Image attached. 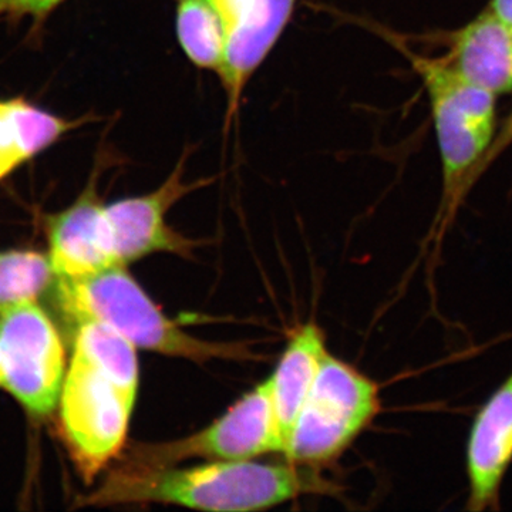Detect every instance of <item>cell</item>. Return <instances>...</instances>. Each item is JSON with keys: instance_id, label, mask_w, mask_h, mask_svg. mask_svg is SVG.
Listing matches in <instances>:
<instances>
[{"instance_id": "e0dca14e", "label": "cell", "mask_w": 512, "mask_h": 512, "mask_svg": "<svg viewBox=\"0 0 512 512\" xmlns=\"http://www.w3.org/2000/svg\"><path fill=\"white\" fill-rule=\"evenodd\" d=\"M64 0H0V16L45 19Z\"/></svg>"}, {"instance_id": "9c48e42d", "label": "cell", "mask_w": 512, "mask_h": 512, "mask_svg": "<svg viewBox=\"0 0 512 512\" xmlns=\"http://www.w3.org/2000/svg\"><path fill=\"white\" fill-rule=\"evenodd\" d=\"M512 466V372L471 421L466 443V510L498 511Z\"/></svg>"}, {"instance_id": "277c9868", "label": "cell", "mask_w": 512, "mask_h": 512, "mask_svg": "<svg viewBox=\"0 0 512 512\" xmlns=\"http://www.w3.org/2000/svg\"><path fill=\"white\" fill-rule=\"evenodd\" d=\"M137 393L84 357L72 355L59 400L60 429L86 483L126 446Z\"/></svg>"}, {"instance_id": "d6986e66", "label": "cell", "mask_w": 512, "mask_h": 512, "mask_svg": "<svg viewBox=\"0 0 512 512\" xmlns=\"http://www.w3.org/2000/svg\"><path fill=\"white\" fill-rule=\"evenodd\" d=\"M503 140L504 144L510 143L512 140V116L510 121H508L507 127H505L503 137L500 138V141Z\"/></svg>"}, {"instance_id": "4fadbf2b", "label": "cell", "mask_w": 512, "mask_h": 512, "mask_svg": "<svg viewBox=\"0 0 512 512\" xmlns=\"http://www.w3.org/2000/svg\"><path fill=\"white\" fill-rule=\"evenodd\" d=\"M326 353L328 350L322 329L316 323H305L293 332L274 375L269 377L284 457Z\"/></svg>"}, {"instance_id": "52a82bcc", "label": "cell", "mask_w": 512, "mask_h": 512, "mask_svg": "<svg viewBox=\"0 0 512 512\" xmlns=\"http://www.w3.org/2000/svg\"><path fill=\"white\" fill-rule=\"evenodd\" d=\"M268 453L282 454L271 379L245 394L207 429L168 443L137 444L128 450L123 461L140 466L167 467L191 458L239 461Z\"/></svg>"}, {"instance_id": "8fae6325", "label": "cell", "mask_w": 512, "mask_h": 512, "mask_svg": "<svg viewBox=\"0 0 512 512\" xmlns=\"http://www.w3.org/2000/svg\"><path fill=\"white\" fill-rule=\"evenodd\" d=\"M296 0H247L227 35L220 73L228 96V119L238 109L242 92L291 19Z\"/></svg>"}, {"instance_id": "ac0fdd59", "label": "cell", "mask_w": 512, "mask_h": 512, "mask_svg": "<svg viewBox=\"0 0 512 512\" xmlns=\"http://www.w3.org/2000/svg\"><path fill=\"white\" fill-rule=\"evenodd\" d=\"M488 9L512 28V0H491Z\"/></svg>"}, {"instance_id": "ba28073f", "label": "cell", "mask_w": 512, "mask_h": 512, "mask_svg": "<svg viewBox=\"0 0 512 512\" xmlns=\"http://www.w3.org/2000/svg\"><path fill=\"white\" fill-rule=\"evenodd\" d=\"M185 164L187 154L178 161L167 180L150 194L124 198L104 205L111 244L120 265L126 266L157 252H167L183 258L194 256V249L200 244L184 237L165 221L167 212L181 198L210 184L211 180L194 183L185 180Z\"/></svg>"}, {"instance_id": "7a4b0ae2", "label": "cell", "mask_w": 512, "mask_h": 512, "mask_svg": "<svg viewBox=\"0 0 512 512\" xmlns=\"http://www.w3.org/2000/svg\"><path fill=\"white\" fill-rule=\"evenodd\" d=\"M406 56L419 74L429 96L431 114L441 156L443 191L436 218L423 244L431 245L429 272L439 262L441 245L457 212L474 184L481 158L490 148L495 130L493 93L467 82L444 60L416 55Z\"/></svg>"}, {"instance_id": "6da1fadb", "label": "cell", "mask_w": 512, "mask_h": 512, "mask_svg": "<svg viewBox=\"0 0 512 512\" xmlns=\"http://www.w3.org/2000/svg\"><path fill=\"white\" fill-rule=\"evenodd\" d=\"M295 464L251 460L212 461L204 466L148 467L123 461L84 504H175L205 511H258L332 485Z\"/></svg>"}, {"instance_id": "7c38bea8", "label": "cell", "mask_w": 512, "mask_h": 512, "mask_svg": "<svg viewBox=\"0 0 512 512\" xmlns=\"http://www.w3.org/2000/svg\"><path fill=\"white\" fill-rule=\"evenodd\" d=\"M444 60L467 82L494 96L512 90V28L490 9L453 36Z\"/></svg>"}, {"instance_id": "3957f363", "label": "cell", "mask_w": 512, "mask_h": 512, "mask_svg": "<svg viewBox=\"0 0 512 512\" xmlns=\"http://www.w3.org/2000/svg\"><path fill=\"white\" fill-rule=\"evenodd\" d=\"M56 303L76 328L84 322L104 323L138 349L200 365L215 359H261L244 343L211 342L185 332L151 301L123 265L80 278H57Z\"/></svg>"}, {"instance_id": "8992f818", "label": "cell", "mask_w": 512, "mask_h": 512, "mask_svg": "<svg viewBox=\"0 0 512 512\" xmlns=\"http://www.w3.org/2000/svg\"><path fill=\"white\" fill-rule=\"evenodd\" d=\"M0 376L23 409L49 416L66 377V350L59 330L36 302L0 312Z\"/></svg>"}, {"instance_id": "2e32d148", "label": "cell", "mask_w": 512, "mask_h": 512, "mask_svg": "<svg viewBox=\"0 0 512 512\" xmlns=\"http://www.w3.org/2000/svg\"><path fill=\"white\" fill-rule=\"evenodd\" d=\"M53 276L47 255L19 249L0 252V312L36 302Z\"/></svg>"}, {"instance_id": "30bf717a", "label": "cell", "mask_w": 512, "mask_h": 512, "mask_svg": "<svg viewBox=\"0 0 512 512\" xmlns=\"http://www.w3.org/2000/svg\"><path fill=\"white\" fill-rule=\"evenodd\" d=\"M47 238V256L57 278H80L120 265L94 183L73 205L47 220Z\"/></svg>"}, {"instance_id": "9a60e30c", "label": "cell", "mask_w": 512, "mask_h": 512, "mask_svg": "<svg viewBox=\"0 0 512 512\" xmlns=\"http://www.w3.org/2000/svg\"><path fill=\"white\" fill-rule=\"evenodd\" d=\"M177 37L185 56L200 69L220 74L224 66V25L211 0H175Z\"/></svg>"}, {"instance_id": "ffe728a7", "label": "cell", "mask_w": 512, "mask_h": 512, "mask_svg": "<svg viewBox=\"0 0 512 512\" xmlns=\"http://www.w3.org/2000/svg\"><path fill=\"white\" fill-rule=\"evenodd\" d=\"M0 387H2V376H0Z\"/></svg>"}, {"instance_id": "5b68a950", "label": "cell", "mask_w": 512, "mask_h": 512, "mask_svg": "<svg viewBox=\"0 0 512 512\" xmlns=\"http://www.w3.org/2000/svg\"><path fill=\"white\" fill-rule=\"evenodd\" d=\"M380 410L379 384L326 353L293 429L286 461L313 467L336 460L375 421Z\"/></svg>"}, {"instance_id": "5bb4252c", "label": "cell", "mask_w": 512, "mask_h": 512, "mask_svg": "<svg viewBox=\"0 0 512 512\" xmlns=\"http://www.w3.org/2000/svg\"><path fill=\"white\" fill-rule=\"evenodd\" d=\"M77 124L79 121L70 123L25 99L0 100V180Z\"/></svg>"}]
</instances>
